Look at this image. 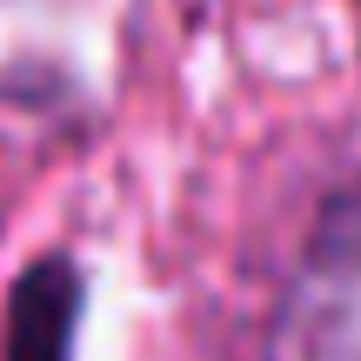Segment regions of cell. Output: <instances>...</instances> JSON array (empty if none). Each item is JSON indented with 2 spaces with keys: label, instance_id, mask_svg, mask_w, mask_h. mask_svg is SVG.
<instances>
[{
  "label": "cell",
  "instance_id": "obj_2",
  "mask_svg": "<svg viewBox=\"0 0 361 361\" xmlns=\"http://www.w3.org/2000/svg\"><path fill=\"white\" fill-rule=\"evenodd\" d=\"M80 322V268L67 255H40L13 281L7 301V361H67Z\"/></svg>",
  "mask_w": 361,
  "mask_h": 361
},
{
  "label": "cell",
  "instance_id": "obj_1",
  "mask_svg": "<svg viewBox=\"0 0 361 361\" xmlns=\"http://www.w3.org/2000/svg\"><path fill=\"white\" fill-rule=\"evenodd\" d=\"M274 361H361V180L314 221L301 274L281 301Z\"/></svg>",
  "mask_w": 361,
  "mask_h": 361
}]
</instances>
